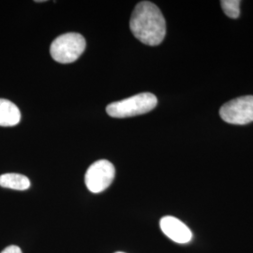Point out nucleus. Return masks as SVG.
<instances>
[{
	"mask_svg": "<svg viewBox=\"0 0 253 253\" xmlns=\"http://www.w3.org/2000/svg\"><path fill=\"white\" fill-rule=\"evenodd\" d=\"M223 121L233 125H247L253 122V96L248 95L230 100L219 109Z\"/></svg>",
	"mask_w": 253,
	"mask_h": 253,
	"instance_id": "4",
	"label": "nucleus"
},
{
	"mask_svg": "<svg viewBox=\"0 0 253 253\" xmlns=\"http://www.w3.org/2000/svg\"><path fill=\"white\" fill-rule=\"evenodd\" d=\"M240 0H222L220 1L221 8L228 17L237 19L240 16Z\"/></svg>",
	"mask_w": 253,
	"mask_h": 253,
	"instance_id": "9",
	"label": "nucleus"
},
{
	"mask_svg": "<svg viewBox=\"0 0 253 253\" xmlns=\"http://www.w3.org/2000/svg\"><path fill=\"white\" fill-rule=\"evenodd\" d=\"M0 187L15 190H26L30 187L27 176L20 173H4L0 175Z\"/></svg>",
	"mask_w": 253,
	"mask_h": 253,
	"instance_id": "8",
	"label": "nucleus"
},
{
	"mask_svg": "<svg viewBox=\"0 0 253 253\" xmlns=\"http://www.w3.org/2000/svg\"></svg>",
	"mask_w": 253,
	"mask_h": 253,
	"instance_id": "11",
	"label": "nucleus"
},
{
	"mask_svg": "<svg viewBox=\"0 0 253 253\" xmlns=\"http://www.w3.org/2000/svg\"><path fill=\"white\" fill-rule=\"evenodd\" d=\"M0 253H23L21 249L17 247V246H14V245H11L7 247L5 250H3Z\"/></svg>",
	"mask_w": 253,
	"mask_h": 253,
	"instance_id": "10",
	"label": "nucleus"
},
{
	"mask_svg": "<svg viewBox=\"0 0 253 253\" xmlns=\"http://www.w3.org/2000/svg\"><path fill=\"white\" fill-rule=\"evenodd\" d=\"M20 120L21 113L18 107L9 100L0 99V126H15Z\"/></svg>",
	"mask_w": 253,
	"mask_h": 253,
	"instance_id": "7",
	"label": "nucleus"
},
{
	"mask_svg": "<svg viewBox=\"0 0 253 253\" xmlns=\"http://www.w3.org/2000/svg\"><path fill=\"white\" fill-rule=\"evenodd\" d=\"M129 27L137 40L144 44H161L166 35V22L159 7L149 1L136 5L131 14Z\"/></svg>",
	"mask_w": 253,
	"mask_h": 253,
	"instance_id": "1",
	"label": "nucleus"
},
{
	"mask_svg": "<svg viewBox=\"0 0 253 253\" xmlns=\"http://www.w3.org/2000/svg\"><path fill=\"white\" fill-rule=\"evenodd\" d=\"M157 104V97L152 93L145 92L125 100L112 102L106 107V112L112 118H131L152 111Z\"/></svg>",
	"mask_w": 253,
	"mask_h": 253,
	"instance_id": "2",
	"label": "nucleus"
},
{
	"mask_svg": "<svg viewBox=\"0 0 253 253\" xmlns=\"http://www.w3.org/2000/svg\"><path fill=\"white\" fill-rule=\"evenodd\" d=\"M116 175L113 163L100 160L93 163L85 172V185L93 193H100L110 187Z\"/></svg>",
	"mask_w": 253,
	"mask_h": 253,
	"instance_id": "5",
	"label": "nucleus"
},
{
	"mask_svg": "<svg viewBox=\"0 0 253 253\" xmlns=\"http://www.w3.org/2000/svg\"><path fill=\"white\" fill-rule=\"evenodd\" d=\"M161 229L163 234L175 243L186 244L192 238L190 228L176 217L166 216L161 219Z\"/></svg>",
	"mask_w": 253,
	"mask_h": 253,
	"instance_id": "6",
	"label": "nucleus"
},
{
	"mask_svg": "<svg viewBox=\"0 0 253 253\" xmlns=\"http://www.w3.org/2000/svg\"><path fill=\"white\" fill-rule=\"evenodd\" d=\"M86 42L79 33H66L57 37L51 44L50 53L56 62L73 63L85 50Z\"/></svg>",
	"mask_w": 253,
	"mask_h": 253,
	"instance_id": "3",
	"label": "nucleus"
}]
</instances>
